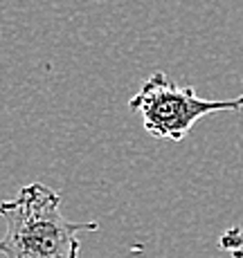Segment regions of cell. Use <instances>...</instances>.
I'll use <instances>...</instances> for the list:
<instances>
[{
  "label": "cell",
  "instance_id": "2",
  "mask_svg": "<svg viewBox=\"0 0 243 258\" xmlns=\"http://www.w3.org/2000/svg\"><path fill=\"white\" fill-rule=\"evenodd\" d=\"M128 108L142 117V126L151 137L180 142L198 119L243 110V94L234 99H203L191 86H178L165 72H153L133 94Z\"/></svg>",
  "mask_w": 243,
  "mask_h": 258
},
{
  "label": "cell",
  "instance_id": "3",
  "mask_svg": "<svg viewBox=\"0 0 243 258\" xmlns=\"http://www.w3.org/2000/svg\"><path fill=\"white\" fill-rule=\"evenodd\" d=\"M219 247L232 258H243V227H230L219 238Z\"/></svg>",
  "mask_w": 243,
  "mask_h": 258
},
{
  "label": "cell",
  "instance_id": "1",
  "mask_svg": "<svg viewBox=\"0 0 243 258\" xmlns=\"http://www.w3.org/2000/svg\"><path fill=\"white\" fill-rule=\"evenodd\" d=\"M0 216L7 222L0 238L5 258H79V234L99 229L97 220H66L61 196L41 182H32L16 198L0 202Z\"/></svg>",
  "mask_w": 243,
  "mask_h": 258
}]
</instances>
